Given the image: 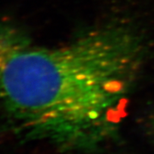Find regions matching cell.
Listing matches in <instances>:
<instances>
[{"instance_id": "cell-2", "label": "cell", "mask_w": 154, "mask_h": 154, "mask_svg": "<svg viewBox=\"0 0 154 154\" xmlns=\"http://www.w3.org/2000/svg\"><path fill=\"white\" fill-rule=\"evenodd\" d=\"M30 44V38L22 29L11 23L0 22V82L13 56Z\"/></svg>"}, {"instance_id": "cell-1", "label": "cell", "mask_w": 154, "mask_h": 154, "mask_svg": "<svg viewBox=\"0 0 154 154\" xmlns=\"http://www.w3.org/2000/svg\"><path fill=\"white\" fill-rule=\"evenodd\" d=\"M146 51L140 33L123 23L57 47L30 44L6 67L0 101L28 137L61 148H93L120 123Z\"/></svg>"}]
</instances>
